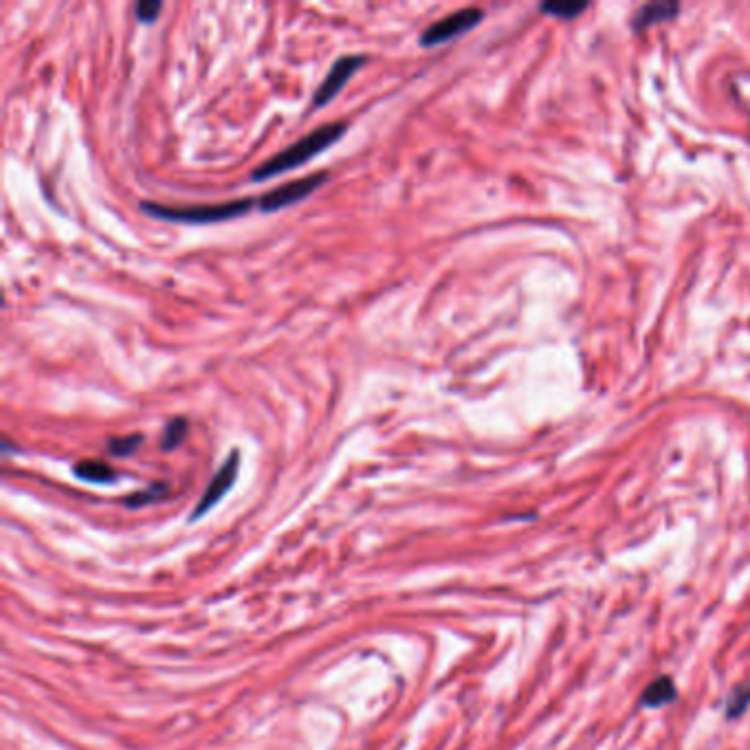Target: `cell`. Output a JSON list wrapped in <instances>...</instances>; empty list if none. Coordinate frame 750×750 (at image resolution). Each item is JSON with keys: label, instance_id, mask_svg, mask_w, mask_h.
<instances>
[{"label": "cell", "instance_id": "cell-1", "mask_svg": "<svg viewBox=\"0 0 750 750\" xmlns=\"http://www.w3.org/2000/svg\"><path fill=\"white\" fill-rule=\"evenodd\" d=\"M346 132H348V126L341 124V121H333V124H326L313 132H308L306 137L297 139L293 146L284 148L278 154H273L267 163H262L260 168L253 170L251 181L260 183L264 179H271V176H280L284 172L302 168V165H306L313 157H317V154H322L330 146H335V143L344 137Z\"/></svg>", "mask_w": 750, "mask_h": 750}, {"label": "cell", "instance_id": "cell-2", "mask_svg": "<svg viewBox=\"0 0 750 750\" xmlns=\"http://www.w3.org/2000/svg\"><path fill=\"white\" fill-rule=\"evenodd\" d=\"M258 205V201L251 198H240V201H225V203H214V205H187V207H170L152 201H141L139 209L143 214L170 220V223H185V225H212V223H225V220H234L249 214V209Z\"/></svg>", "mask_w": 750, "mask_h": 750}, {"label": "cell", "instance_id": "cell-3", "mask_svg": "<svg viewBox=\"0 0 750 750\" xmlns=\"http://www.w3.org/2000/svg\"><path fill=\"white\" fill-rule=\"evenodd\" d=\"M326 179H328V172H317V174H308V176H302V179H295V181L275 187V190L258 198L260 212L273 214V212H280V209L300 203L304 201V198L311 196L317 187H322Z\"/></svg>", "mask_w": 750, "mask_h": 750}, {"label": "cell", "instance_id": "cell-4", "mask_svg": "<svg viewBox=\"0 0 750 750\" xmlns=\"http://www.w3.org/2000/svg\"><path fill=\"white\" fill-rule=\"evenodd\" d=\"M484 18V11L480 7H465L458 9L454 14L445 16L443 20L434 22L421 33V44L423 47H438V44H445L449 40H454L462 33L471 31L473 27H478Z\"/></svg>", "mask_w": 750, "mask_h": 750}, {"label": "cell", "instance_id": "cell-5", "mask_svg": "<svg viewBox=\"0 0 750 750\" xmlns=\"http://www.w3.org/2000/svg\"><path fill=\"white\" fill-rule=\"evenodd\" d=\"M368 62L366 55H341V58L330 66V71L326 75V80L319 84V88L313 95V108H324L330 99H335L339 95L341 88L355 75L363 64Z\"/></svg>", "mask_w": 750, "mask_h": 750}, {"label": "cell", "instance_id": "cell-6", "mask_svg": "<svg viewBox=\"0 0 750 750\" xmlns=\"http://www.w3.org/2000/svg\"><path fill=\"white\" fill-rule=\"evenodd\" d=\"M238 467H240V454H238V451H231L227 460L223 462V467L216 471V476L212 478V482L207 484L201 502H198V506L192 513V522L198 520V517H203L207 511H212L214 506L225 498L229 489L234 487L236 476H238Z\"/></svg>", "mask_w": 750, "mask_h": 750}, {"label": "cell", "instance_id": "cell-7", "mask_svg": "<svg viewBox=\"0 0 750 750\" xmlns=\"http://www.w3.org/2000/svg\"><path fill=\"white\" fill-rule=\"evenodd\" d=\"M676 698H678L676 682L669 676H658L652 685L643 691L641 704L645 709H660V707H667V704L671 702H676Z\"/></svg>", "mask_w": 750, "mask_h": 750}, {"label": "cell", "instance_id": "cell-8", "mask_svg": "<svg viewBox=\"0 0 750 750\" xmlns=\"http://www.w3.org/2000/svg\"><path fill=\"white\" fill-rule=\"evenodd\" d=\"M678 14H680L678 3H649V5H643L634 16V29L645 31L652 25H658V22H667L671 18H676Z\"/></svg>", "mask_w": 750, "mask_h": 750}, {"label": "cell", "instance_id": "cell-9", "mask_svg": "<svg viewBox=\"0 0 750 750\" xmlns=\"http://www.w3.org/2000/svg\"><path fill=\"white\" fill-rule=\"evenodd\" d=\"M73 473L84 482L93 484H110L117 480V471L102 460H82L73 467Z\"/></svg>", "mask_w": 750, "mask_h": 750}, {"label": "cell", "instance_id": "cell-10", "mask_svg": "<svg viewBox=\"0 0 750 750\" xmlns=\"http://www.w3.org/2000/svg\"><path fill=\"white\" fill-rule=\"evenodd\" d=\"M187 432H190V425H187V418L179 416V418H172V421L165 425L163 429V436H161V449L163 451H172L179 447Z\"/></svg>", "mask_w": 750, "mask_h": 750}, {"label": "cell", "instance_id": "cell-11", "mask_svg": "<svg viewBox=\"0 0 750 750\" xmlns=\"http://www.w3.org/2000/svg\"><path fill=\"white\" fill-rule=\"evenodd\" d=\"M586 9H588V3H583V0H553V3L542 5L544 14H550L555 18H564V20L577 18Z\"/></svg>", "mask_w": 750, "mask_h": 750}, {"label": "cell", "instance_id": "cell-12", "mask_svg": "<svg viewBox=\"0 0 750 750\" xmlns=\"http://www.w3.org/2000/svg\"><path fill=\"white\" fill-rule=\"evenodd\" d=\"M750 707V682H744L742 687H737L731 696L729 704H726V718H740V715Z\"/></svg>", "mask_w": 750, "mask_h": 750}, {"label": "cell", "instance_id": "cell-13", "mask_svg": "<svg viewBox=\"0 0 750 750\" xmlns=\"http://www.w3.org/2000/svg\"><path fill=\"white\" fill-rule=\"evenodd\" d=\"M141 443H143V434H130V436H124V438H110L108 451L117 458H126V456L135 454Z\"/></svg>", "mask_w": 750, "mask_h": 750}, {"label": "cell", "instance_id": "cell-14", "mask_svg": "<svg viewBox=\"0 0 750 750\" xmlns=\"http://www.w3.org/2000/svg\"><path fill=\"white\" fill-rule=\"evenodd\" d=\"M165 491H168V487L165 484H152V487H148L146 491H139L135 495H130V498L124 500L126 506H130V509H139V506L143 504H150V502H157L159 498H163Z\"/></svg>", "mask_w": 750, "mask_h": 750}, {"label": "cell", "instance_id": "cell-15", "mask_svg": "<svg viewBox=\"0 0 750 750\" xmlns=\"http://www.w3.org/2000/svg\"><path fill=\"white\" fill-rule=\"evenodd\" d=\"M161 9H163V3H159V0H143V3L135 5V16L139 22H143V25H152V22L159 18Z\"/></svg>", "mask_w": 750, "mask_h": 750}]
</instances>
